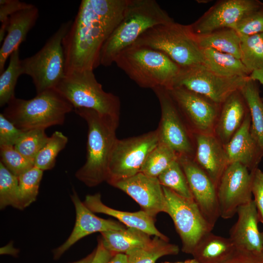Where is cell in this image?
Returning <instances> with one entry per match:
<instances>
[{"label":"cell","mask_w":263,"mask_h":263,"mask_svg":"<svg viewBox=\"0 0 263 263\" xmlns=\"http://www.w3.org/2000/svg\"><path fill=\"white\" fill-rule=\"evenodd\" d=\"M129 0H82L62 45L66 75L94 70L101 49L124 17Z\"/></svg>","instance_id":"obj_1"},{"label":"cell","mask_w":263,"mask_h":263,"mask_svg":"<svg viewBox=\"0 0 263 263\" xmlns=\"http://www.w3.org/2000/svg\"><path fill=\"white\" fill-rule=\"evenodd\" d=\"M74 111L88 126L86 161L75 175L87 186L95 187L107 180L110 159L117 139L116 131L119 119L89 109Z\"/></svg>","instance_id":"obj_2"},{"label":"cell","mask_w":263,"mask_h":263,"mask_svg":"<svg viewBox=\"0 0 263 263\" xmlns=\"http://www.w3.org/2000/svg\"><path fill=\"white\" fill-rule=\"evenodd\" d=\"M173 21L156 0H129L123 18L103 46L100 65H112L123 50L150 28Z\"/></svg>","instance_id":"obj_3"},{"label":"cell","mask_w":263,"mask_h":263,"mask_svg":"<svg viewBox=\"0 0 263 263\" xmlns=\"http://www.w3.org/2000/svg\"><path fill=\"white\" fill-rule=\"evenodd\" d=\"M114 63L138 86L152 89L171 88L181 69L164 53L136 44L123 50Z\"/></svg>","instance_id":"obj_4"},{"label":"cell","mask_w":263,"mask_h":263,"mask_svg":"<svg viewBox=\"0 0 263 263\" xmlns=\"http://www.w3.org/2000/svg\"><path fill=\"white\" fill-rule=\"evenodd\" d=\"M73 110L67 99L52 89L37 94L30 99L14 97L2 113L17 128L25 131L62 125L66 114Z\"/></svg>","instance_id":"obj_5"},{"label":"cell","mask_w":263,"mask_h":263,"mask_svg":"<svg viewBox=\"0 0 263 263\" xmlns=\"http://www.w3.org/2000/svg\"><path fill=\"white\" fill-rule=\"evenodd\" d=\"M133 44L159 51L181 68L204 63L203 50L189 25L174 21L158 25L147 30Z\"/></svg>","instance_id":"obj_6"},{"label":"cell","mask_w":263,"mask_h":263,"mask_svg":"<svg viewBox=\"0 0 263 263\" xmlns=\"http://www.w3.org/2000/svg\"><path fill=\"white\" fill-rule=\"evenodd\" d=\"M72 21L61 23L37 53L21 60L23 74L31 77L37 94L55 89L66 76L62 41Z\"/></svg>","instance_id":"obj_7"},{"label":"cell","mask_w":263,"mask_h":263,"mask_svg":"<svg viewBox=\"0 0 263 263\" xmlns=\"http://www.w3.org/2000/svg\"><path fill=\"white\" fill-rule=\"evenodd\" d=\"M55 89L72 105L74 109H92L103 115L119 119V97L103 90L93 70L68 74Z\"/></svg>","instance_id":"obj_8"},{"label":"cell","mask_w":263,"mask_h":263,"mask_svg":"<svg viewBox=\"0 0 263 263\" xmlns=\"http://www.w3.org/2000/svg\"><path fill=\"white\" fill-rule=\"evenodd\" d=\"M159 142L156 130L136 136L117 138L111 155L106 181L111 185L140 172L149 154Z\"/></svg>","instance_id":"obj_9"},{"label":"cell","mask_w":263,"mask_h":263,"mask_svg":"<svg viewBox=\"0 0 263 263\" xmlns=\"http://www.w3.org/2000/svg\"><path fill=\"white\" fill-rule=\"evenodd\" d=\"M167 211L173 220L182 244V250L192 254L198 243L213 228L207 222L193 199L182 197L162 186Z\"/></svg>","instance_id":"obj_10"},{"label":"cell","mask_w":263,"mask_h":263,"mask_svg":"<svg viewBox=\"0 0 263 263\" xmlns=\"http://www.w3.org/2000/svg\"><path fill=\"white\" fill-rule=\"evenodd\" d=\"M160 103L161 118L156 129L159 143L171 148L178 156L193 158L195 144L190 131L168 89H152Z\"/></svg>","instance_id":"obj_11"},{"label":"cell","mask_w":263,"mask_h":263,"mask_svg":"<svg viewBox=\"0 0 263 263\" xmlns=\"http://www.w3.org/2000/svg\"><path fill=\"white\" fill-rule=\"evenodd\" d=\"M248 77L222 76L201 64L181 68L172 88H185L221 104L233 92L240 89Z\"/></svg>","instance_id":"obj_12"},{"label":"cell","mask_w":263,"mask_h":263,"mask_svg":"<svg viewBox=\"0 0 263 263\" xmlns=\"http://www.w3.org/2000/svg\"><path fill=\"white\" fill-rule=\"evenodd\" d=\"M168 90L193 134H213L221 104L182 87Z\"/></svg>","instance_id":"obj_13"},{"label":"cell","mask_w":263,"mask_h":263,"mask_svg":"<svg viewBox=\"0 0 263 263\" xmlns=\"http://www.w3.org/2000/svg\"><path fill=\"white\" fill-rule=\"evenodd\" d=\"M252 195L250 172L239 163L229 164L217 186L220 216L231 218L240 206L252 200Z\"/></svg>","instance_id":"obj_14"},{"label":"cell","mask_w":263,"mask_h":263,"mask_svg":"<svg viewBox=\"0 0 263 263\" xmlns=\"http://www.w3.org/2000/svg\"><path fill=\"white\" fill-rule=\"evenodd\" d=\"M263 6L259 0H220L190 24L196 35L232 27L240 19Z\"/></svg>","instance_id":"obj_15"},{"label":"cell","mask_w":263,"mask_h":263,"mask_svg":"<svg viewBox=\"0 0 263 263\" xmlns=\"http://www.w3.org/2000/svg\"><path fill=\"white\" fill-rule=\"evenodd\" d=\"M178 160L186 175L193 200L207 222L213 228L220 217L216 186L192 158L180 156Z\"/></svg>","instance_id":"obj_16"},{"label":"cell","mask_w":263,"mask_h":263,"mask_svg":"<svg viewBox=\"0 0 263 263\" xmlns=\"http://www.w3.org/2000/svg\"><path fill=\"white\" fill-rule=\"evenodd\" d=\"M111 185L129 195L140 205L142 210L153 218L160 212L166 213L167 202L158 178L139 172Z\"/></svg>","instance_id":"obj_17"},{"label":"cell","mask_w":263,"mask_h":263,"mask_svg":"<svg viewBox=\"0 0 263 263\" xmlns=\"http://www.w3.org/2000/svg\"><path fill=\"white\" fill-rule=\"evenodd\" d=\"M75 210V222L74 229L67 240L53 250L54 258L58 259L78 240L92 233L109 230H120L124 225L113 220L100 218L90 210L79 199L74 190L71 195Z\"/></svg>","instance_id":"obj_18"},{"label":"cell","mask_w":263,"mask_h":263,"mask_svg":"<svg viewBox=\"0 0 263 263\" xmlns=\"http://www.w3.org/2000/svg\"><path fill=\"white\" fill-rule=\"evenodd\" d=\"M238 219L229 231V239L236 249L253 252L263 251V232L258 228V210L253 199L240 206Z\"/></svg>","instance_id":"obj_19"},{"label":"cell","mask_w":263,"mask_h":263,"mask_svg":"<svg viewBox=\"0 0 263 263\" xmlns=\"http://www.w3.org/2000/svg\"><path fill=\"white\" fill-rule=\"evenodd\" d=\"M193 160L207 174L216 187L228 165L224 146L213 134H193Z\"/></svg>","instance_id":"obj_20"},{"label":"cell","mask_w":263,"mask_h":263,"mask_svg":"<svg viewBox=\"0 0 263 263\" xmlns=\"http://www.w3.org/2000/svg\"><path fill=\"white\" fill-rule=\"evenodd\" d=\"M250 113L228 142L224 146L228 164L239 163L250 172L258 168L263 151L251 131Z\"/></svg>","instance_id":"obj_21"},{"label":"cell","mask_w":263,"mask_h":263,"mask_svg":"<svg viewBox=\"0 0 263 263\" xmlns=\"http://www.w3.org/2000/svg\"><path fill=\"white\" fill-rule=\"evenodd\" d=\"M249 113L240 89L230 94L221 104L213 134L223 145L226 144Z\"/></svg>","instance_id":"obj_22"},{"label":"cell","mask_w":263,"mask_h":263,"mask_svg":"<svg viewBox=\"0 0 263 263\" xmlns=\"http://www.w3.org/2000/svg\"><path fill=\"white\" fill-rule=\"evenodd\" d=\"M38 17V8L33 4L9 17L7 33L0 49V74L5 70L7 58L25 41Z\"/></svg>","instance_id":"obj_23"},{"label":"cell","mask_w":263,"mask_h":263,"mask_svg":"<svg viewBox=\"0 0 263 263\" xmlns=\"http://www.w3.org/2000/svg\"><path fill=\"white\" fill-rule=\"evenodd\" d=\"M83 203L94 213H103L113 217L127 227L137 228L150 235L157 236L169 241V238L156 227L154 218L142 210L131 212L110 207L102 203L99 193L87 195Z\"/></svg>","instance_id":"obj_24"},{"label":"cell","mask_w":263,"mask_h":263,"mask_svg":"<svg viewBox=\"0 0 263 263\" xmlns=\"http://www.w3.org/2000/svg\"><path fill=\"white\" fill-rule=\"evenodd\" d=\"M235 250L229 238L210 232L201 239L192 254L195 259L201 263H221L229 258Z\"/></svg>","instance_id":"obj_25"},{"label":"cell","mask_w":263,"mask_h":263,"mask_svg":"<svg viewBox=\"0 0 263 263\" xmlns=\"http://www.w3.org/2000/svg\"><path fill=\"white\" fill-rule=\"evenodd\" d=\"M104 247L113 253H125L150 243L149 234L137 228L127 227L120 230L101 232Z\"/></svg>","instance_id":"obj_26"},{"label":"cell","mask_w":263,"mask_h":263,"mask_svg":"<svg viewBox=\"0 0 263 263\" xmlns=\"http://www.w3.org/2000/svg\"><path fill=\"white\" fill-rule=\"evenodd\" d=\"M204 65L214 73L224 77H248L250 73L240 59L211 48L203 49Z\"/></svg>","instance_id":"obj_27"},{"label":"cell","mask_w":263,"mask_h":263,"mask_svg":"<svg viewBox=\"0 0 263 263\" xmlns=\"http://www.w3.org/2000/svg\"><path fill=\"white\" fill-rule=\"evenodd\" d=\"M240 90L249 108L251 133L263 151V101L258 83L248 77Z\"/></svg>","instance_id":"obj_28"},{"label":"cell","mask_w":263,"mask_h":263,"mask_svg":"<svg viewBox=\"0 0 263 263\" xmlns=\"http://www.w3.org/2000/svg\"><path fill=\"white\" fill-rule=\"evenodd\" d=\"M195 35L202 49H213L240 59L241 37L234 29L225 28L206 34Z\"/></svg>","instance_id":"obj_29"},{"label":"cell","mask_w":263,"mask_h":263,"mask_svg":"<svg viewBox=\"0 0 263 263\" xmlns=\"http://www.w3.org/2000/svg\"><path fill=\"white\" fill-rule=\"evenodd\" d=\"M179 247L157 236L147 245L132 249L126 254L128 263H155L159 258L179 253Z\"/></svg>","instance_id":"obj_30"},{"label":"cell","mask_w":263,"mask_h":263,"mask_svg":"<svg viewBox=\"0 0 263 263\" xmlns=\"http://www.w3.org/2000/svg\"><path fill=\"white\" fill-rule=\"evenodd\" d=\"M240 36V60L243 64L250 74L255 71L263 69V33Z\"/></svg>","instance_id":"obj_31"},{"label":"cell","mask_w":263,"mask_h":263,"mask_svg":"<svg viewBox=\"0 0 263 263\" xmlns=\"http://www.w3.org/2000/svg\"><path fill=\"white\" fill-rule=\"evenodd\" d=\"M7 68L0 75V106L7 105L15 96V88L19 76L23 74L19 49L10 56Z\"/></svg>","instance_id":"obj_32"},{"label":"cell","mask_w":263,"mask_h":263,"mask_svg":"<svg viewBox=\"0 0 263 263\" xmlns=\"http://www.w3.org/2000/svg\"><path fill=\"white\" fill-rule=\"evenodd\" d=\"M178 158V155L171 148L159 142L149 154L140 172L158 178Z\"/></svg>","instance_id":"obj_33"},{"label":"cell","mask_w":263,"mask_h":263,"mask_svg":"<svg viewBox=\"0 0 263 263\" xmlns=\"http://www.w3.org/2000/svg\"><path fill=\"white\" fill-rule=\"evenodd\" d=\"M68 141V137L62 132H55L37 155L34 166L43 171L53 168L58 154L65 147Z\"/></svg>","instance_id":"obj_34"},{"label":"cell","mask_w":263,"mask_h":263,"mask_svg":"<svg viewBox=\"0 0 263 263\" xmlns=\"http://www.w3.org/2000/svg\"><path fill=\"white\" fill-rule=\"evenodd\" d=\"M43 172L34 166L18 176L19 199L22 209L36 201Z\"/></svg>","instance_id":"obj_35"},{"label":"cell","mask_w":263,"mask_h":263,"mask_svg":"<svg viewBox=\"0 0 263 263\" xmlns=\"http://www.w3.org/2000/svg\"><path fill=\"white\" fill-rule=\"evenodd\" d=\"M8 206L22 210L19 199L18 177L0 162V208Z\"/></svg>","instance_id":"obj_36"},{"label":"cell","mask_w":263,"mask_h":263,"mask_svg":"<svg viewBox=\"0 0 263 263\" xmlns=\"http://www.w3.org/2000/svg\"><path fill=\"white\" fill-rule=\"evenodd\" d=\"M158 179L162 186L182 197L193 199L186 175L178 159L161 173Z\"/></svg>","instance_id":"obj_37"},{"label":"cell","mask_w":263,"mask_h":263,"mask_svg":"<svg viewBox=\"0 0 263 263\" xmlns=\"http://www.w3.org/2000/svg\"><path fill=\"white\" fill-rule=\"evenodd\" d=\"M49 138L45 129H35L25 131L14 146L21 154L34 163L37 155Z\"/></svg>","instance_id":"obj_38"},{"label":"cell","mask_w":263,"mask_h":263,"mask_svg":"<svg viewBox=\"0 0 263 263\" xmlns=\"http://www.w3.org/2000/svg\"><path fill=\"white\" fill-rule=\"evenodd\" d=\"M0 162L18 177L34 166V162L21 154L14 146H0Z\"/></svg>","instance_id":"obj_39"},{"label":"cell","mask_w":263,"mask_h":263,"mask_svg":"<svg viewBox=\"0 0 263 263\" xmlns=\"http://www.w3.org/2000/svg\"><path fill=\"white\" fill-rule=\"evenodd\" d=\"M232 28L242 35L263 33V6L240 19Z\"/></svg>","instance_id":"obj_40"},{"label":"cell","mask_w":263,"mask_h":263,"mask_svg":"<svg viewBox=\"0 0 263 263\" xmlns=\"http://www.w3.org/2000/svg\"><path fill=\"white\" fill-rule=\"evenodd\" d=\"M24 132L0 113V146H14Z\"/></svg>","instance_id":"obj_41"},{"label":"cell","mask_w":263,"mask_h":263,"mask_svg":"<svg viewBox=\"0 0 263 263\" xmlns=\"http://www.w3.org/2000/svg\"><path fill=\"white\" fill-rule=\"evenodd\" d=\"M251 191L253 195L259 221L263 224V171L258 168L250 171Z\"/></svg>","instance_id":"obj_42"},{"label":"cell","mask_w":263,"mask_h":263,"mask_svg":"<svg viewBox=\"0 0 263 263\" xmlns=\"http://www.w3.org/2000/svg\"><path fill=\"white\" fill-rule=\"evenodd\" d=\"M31 5L32 4L19 0H0V21L1 24L8 26L9 17L11 15Z\"/></svg>","instance_id":"obj_43"},{"label":"cell","mask_w":263,"mask_h":263,"mask_svg":"<svg viewBox=\"0 0 263 263\" xmlns=\"http://www.w3.org/2000/svg\"><path fill=\"white\" fill-rule=\"evenodd\" d=\"M221 263H263V251L253 252L236 249L229 258Z\"/></svg>","instance_id":"obj_44"},{"label":"cell","mask_w":263,"mask_h":263,"mask_svg":"<svg viewBox=\"0 0 263 263\" xmlns=\"http://www.w3.org/2000/svg\"><path fill=\"white\" fill-rule=\"evenodd\" d=\"M114 255V253L104 247L100 238L95 250L94 257L91 263H108Z\"/></svg>","instance_id":"obj_45"},{"label":"cell","mask_w":263,"mask_h":263,"mask_svg":"<svg viewBox=\"0 0 263 263\" xmlns=\"http://www.w3.org/2000/svg\"><path fill=\"white\" fill-rule=\"evenodd\" d=\"M108 263H128L127 256L125 253H116Z\"/></svg>","instance_id":"obj_46"},{"label":"cell","mask_w":263,"mask_h":263,"mask_svg":"<svg viewBox=\"0 0 263 263\" xmlns=\"http://www.w3.org/2000/svg\"><path fill=\"white\" fill-rule=\"evenodd\" d=\"M251 79L259 82L263 86V69L255 71L249 76ZM263 101V98H262Z\"/></svg>","instance_id":"obj_47"},{"label":"cell","mask_w":263,"mask_h":263,"mask_svg":"<svg viewBox=\"0 0 263 263\" xmlns=\"http://www.w3.org/2000/svg\"><path fill=\"white\" fill-rule=\"evenodd\" d=\"M94 254L95 250L84 258L72 263H91L94 257Z\"/></svg>","instance_id":"obj_48"},{"label":"cell","mask_w":263,"mask_h":263,"mask_svg":"<svg viewBox=\"0 0 263 263\" xmlns=\"http://www.w3.org/2000/svg\"><path fill=\"white\" fill-rule=\"evenodd\" d=\"M185 263H201L199 262L198 261H197L196 259L187 260Z\"/></svg>","instance_id":"obj_49"},{"label":"cell","mask_w":263,"mask_h":263,"mask_svg":"<svg viewBox=\"0 0 263 263\" xmlns=\"http://www.w3.org/2000/svg\"><path fill=\"white\" fill-rule=\"evenodd\" d=\"M165 263H169V262H166Z\"/></svg>","instance_id":"obj_50"}]
</instances>
